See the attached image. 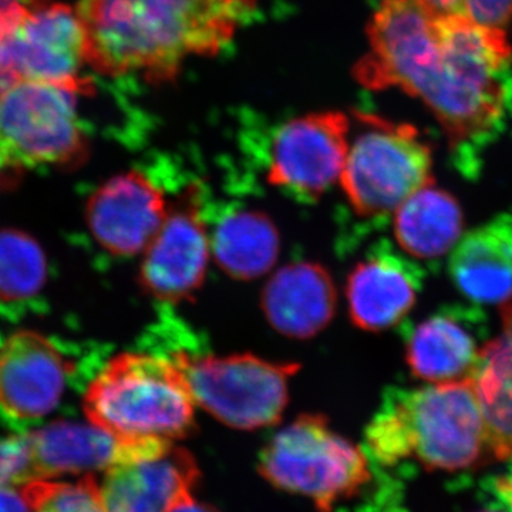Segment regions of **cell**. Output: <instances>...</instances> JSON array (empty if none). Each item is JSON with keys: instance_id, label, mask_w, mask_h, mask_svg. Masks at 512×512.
<instances>
[{"instance_id": "cell-1", "label": "cell", "mask_w": 512, "mask_h": 512, "mask_svg": "<svg viewBox=\"0 0 512 512\" xmlns=\"http://www.w3.org/2000/svg\"><path fill=\"white\" fill-rule=\"evenodd\" d=\"M367 40L356 79L420 100L451 146L483 136L500 120L512 60L507 29L444 15L423 0H379Z\"/></svg>"}, {"instance_id": "cell-2", "label": "cell", "mask_w": 512, "mask_h": 512, "mask_svg": "<svg viewBox=\"0 0 512 512\" xmlns=\"http://www.w3.org/2000/svg\"><path fill=\"white\" fill-rule=\"evenodd\" d=\"M256 0H79L76 13L94 72L140 74L150 83L175 79L192 57L231 42Z\"/></svg>"}, {"instance_id": "cell-3", "label": "cell", "mask_w": 512, "mask_h": 512, "mask_svg": "<svg viewBox=\"0 0 512 512\" xmlns=\"http://www.w3.org/2000/svg\"><path fill=\"white\" fill-rule=\"evenodd\" d=\"M83 409L90 423L114 436L175 441L194 433L197 404L173 356L124 352L93 377Z\"/></svg>"}, {"instance_id": "cell-4", "label": "cell", "mask_w": 512, "mask_h": 512, "mask_svg": "<svg viewBox=\"0 0 512 512\" xmlns=\"http://www.w3.org/2000/svg\"><path fill=\"white\" fill-rule=\"evenodd\" d=\"M258 470L272 487L308 498L320 512H332L370 481L366 451L336 433L322 414H302L276 433Z\"/></svg>"}, {"instance_id": "cell-5", "label": "cell", "mask_w": 512, "mask_h": 512, "mask_svg": "<svg viewBox=\"0 0 512 512\" xmlns=\"http://www.w3.org/2000/svg\"><path fill=\"white\" fill-rule=\"evenodd\" d=\"M79 92L18 80L0 97V171L77 167L89 154L77 114Z\"/></svg>"}, {"instance_id": "cell-6", "label": "cell", "mask_w": 512, "mask_h": 512, "mask_svg": "<svg viewBox=\"0 0 512 512\" xmlns=\"http://www.w3.org/2000/svg\"><path fill=\"white\" fill-rule=\"evenodd\" d=\"M387 402L402 424L410 458L427 470H467L491 460L483 407L470 377L396 393Z\"/></svg>"}, {"instance_id": "cell-7", "label": "cell", "mask_w": 512, "mask_h": 512, "mask_svg": "<svg viewBox=\"0 0 512 512\" xmlns=\"http://www.w3.org/2000/svg\"><path fill=\"white\" fill-rule=\"evenodd\" d=\"M184 369L197 407L235 430L274 426L289 400V382L298 363H275L251 353L194 355L178 348L168 352Z\"/></svg>"}, {"instance_id": "cell-8", "label": "cell", "mask_w": 512, "mask_h": 512, "mask_svg": "<svg viewBox=\"0 0 512 512\" xmlns=\"http://www.w3.org/2000/svg\"><path fill=\"white\" fill-rule=\"evenodd\" d=\"M359 119L365 131L349 146L339 181L360 217L394 214L433 183L431 148L412 124L369 114Z\"/></svg>"}, {"instance_id": "cell-9", "label": "cell", "mask_w": 512, "mask_h": 512, "mask_svg": "<svg viewBox=\"0 0 512 512\" xmlns=\"http://www.w3.org/2000/svg\"><path fill=\"white\" fill-rule=\"evenodd\" d=\"M0 59L19 80L93 92L92 79L83 74L86 35L72 6L50 2L0 33Z\"/></svg>"}, {"instance_id": "cell-10", "label": "cell", "mask_w": 512, "mask_h": 512, "mask_svg": "<svg viewBox=\"0 0 512 512\" xmlns=\"http://www.w3.org/2000/svg\"><path fill=\"white\" fill-rule=\"evenodd\" d=\"M350 121L340 111L286 123L271 148L268 181L301 201H315L340 180L349 153Z\"/></svg>"}, {"instance_id": "cell-11", "label": "cell", "mask_w": 512, "mask_h": 512, "mask_svg": "<svg viewBox=\"0 0 512 512\" xmlns=\"http://www.w3.org/2000/svg\"><path fill=\"white\" fill-rule=\"evenodd\" d=\"M76 363L53 340L19 330L0 342V420L30 426L59 406Z\"/></svg>"}, {"instance_id": "cell-12", "label": "cell", "mask_w": 512, "mask_h": 512, "mask_svg": "<svg viewBox=\"0 0 512 512\" xmlns=\"http://www.w3.org/2000/svg\"><path fill=\"white\" fill-rule=\"evenodd\" d=\"M211 258L210 231L195 192H187L173 208L144 251L140 285L164 303L191 299L204 284Z\"/></svg>"}, {"instance_id": "cell-13", "label": "cell", "mask_w": 512, "mask_h": 512, "mask_svg": "<svg viewBox=\"0 0 512 512\" xmlns=\"http://www.w3.org/2000/svg\"><path fill=\"white\" fill-rule=\"evenodd\" d=\"M200 477L187 448L161 439L104 471L101 500L106 512H168L185 495L194 494Z\"/></svg>"}, {"instance_id": "cell-14", "label": "cell", "mask_w": 512, "mask_h": 512, "mask_svg": "<svg viewBox=\"0 0 512 512\" xmlns=\"http://www.w3.org/2000/svg\"><path fill=\"white\" fill-rule=\"evenodd\" d=\"M163 191L147 175L130 171L94 192L86 218L101 248L116 256L146 251L167 217Z\"/></svg>"}, {"instance_id": "cell-15", "label": "cell", "mask_w": 512, "mask_h": 512, "mask_svg": "<svg viewBox=\"0 0 512 512\" xmlns=\"http://www.w3.org/2000/svg\"><path fill=\"white\" fill-rule=\"evenodd\" d=\"M32 481L64 474H92L138 456L150 437L124 439L94 424L55 421L25 433Z\"/></svg>"}, {"instance_id": "cell-16", "label": "cell", "mask_w": 512, "mask_h": 512, "mask_svg": "<svg viewBox=\"0 0 512 512\" xmlns=\"http://www.w3.org/2000/svg\"><path fill=\"white\" fill-rule=\"evenodd\" d=\"M421 289L419 268L392 251H376L360 261L346 282L353 325L366 332L393 328L407 315Z\"/></svg>"}, {"instance_id": "cell-17", "label": "cell", "mask_w": 512, "mask_h": 512, "mask_svg": "<svg viewBox=\"0 0 512 512\" xmlns=\"http://www.w3.org/2000/svg\"><path fill=\"white\" fill-rule=\"evenodd\" d=\"M338 306L335 282L322 265L292 262L271 276L262 291L269 325L286 338H315L328 328Z\"/></svg>"}, {"instance_id": "cell-18", "label": "cell", "mask_w": 512, "mask_h": 512, "mask_svg": "<svg viewBox=\"0 0 512 512\" xmlns=\"http://www.w3.org/2000/svg\"><path fill=\"white\" fill-rule=\"evenodd\" d=\"M450 275L466 298L485 305L512 296V215H500L464 235L453 248Z\"/></svg>"}, {"instance_id": "cell-19", "label": "cell", "mask_w": 512, "mask_h": 512, "mask_svg": "<svg viewBox=\"0 0 512 512\" xmlns=\"http://www.w3.org/2000/svg\"><path fill=\"white\" fill-rule=\"evenodd\" d=\"M483 407L491 460L512 458V296L501 303V332L478 352L470 375Z\"/></svg>"}, {"instance_id": "cell-20", "label": "cell", "mask_w": 512, "mask_h": 512, "mask_svg": "<svg viewBox=\"0 0 512 512\" xmlns=\"http://www.w3.org/2000/svg\"><path fill=\"white\" fill-rule=\"evenodd\" d=\"M477 340L456 316L439 313L410 332L406 362L417 379L430 384L468 379L476 365Z\"/></svg>"}, {"instance_id": "cell-21", "label": "cell", "mask_w": 512, "mask_h": 512, "mask_svg": "<svg viewBox=\"0 0 512 512\" xmlns=\"http://www.w3.org/2000/svg\"><path fill=\"white\" fill-rule=\"evenodd\" d=\"M211 256L231 278L252 281L278 261L281 237L274 221L256 210L222 215L210 232Z\"/></svg>"}, {"instance_id": "cell-22", "label": "cell", "mask_w": 512, "mask_h": 512, "mask_svg": "<svg viewBox=\"0 0 512 512\" xmlns=\"http://www.w3.org/2000/svg\"><path fill=\"white\" fill-rule=\"evenodd\" d=\"M464 215L450 192L434 183L421 188L394 212V235L407 254L420 259L446 255L463 235Z\"/></svg>"}, {"instance_id": "cell-23", "label": "cell", "mask_w": 512, "mask_h": 512, "mask_svg": "<svg viewBox=\"0 0 512 512\" xmlns=\"http://www.w3.org/2000/svg\"><path fill=\"white\" fill-rule=\"evenodd\" d=\"M47 262L37 241L19 229L0 231V306H20L42 293Z\"/></svg>"}, {"instance_id": "cell-24", "label": "cell", "mask_w": 512, "mask_h": 512, "mask_svg": "<svg viewBox=\"0 0 512 512\" xmlns=\"http://www.w3.org/2000/svg\"><path fill=\"white\" fill-rule=\"evenodd\" d=\"M20 490L32 512H106L100 485L92 474H84L77 483L29 481Z\"/></svg>"}, {"instance_id": "cell-25", "label": "cell", "mask_w": 512, "mask_h": 512, "mask_svg": "<svg viewBox=\"0 0 512 512\" xmlns=\"http://www.w3.org/2000/svg\"><path fill=\"white\" fill-rule=\"evenodd\" d=\"M444 15L460 16L481 25L507 29L512 20V0H423Z\"/></svg>"}, {"instance_id": "cell-26", "label": "cell", "mask_w": 512, "mask_h": 512, "mask_svg": "<svg viewBox=\"0 0 512 512\" xmlns=\"http://www.w3.org/2000/svg\"><path fill=\"white\" fill-rule=\"evenodd\" d=\"M32 481L26 434L0 440V487L23 485Z\"/></svg>"}, {"instance_id": "cell-27", "label": "cell", "mask_w": 512, "mask_h": 512, "mask_svg": "<svg viewBox=\"0 0 512 512\" xmlns=\"http://www.w3.org/2000/svg\"><path fill=\"white\" fill-rule=\"evenodd\" d=\"M49 3L50 0H0V33Z\"/></svg>"}, {"instance_id": "cell-28", "label": "cell", "mask_w": 512, "mask_h": 512, "mask_svg": "<svg viewBox=\"0 0 512 512\" xmlns=\"http://www.w3.org/2000/svg\"><path fill=\"white\" fill-rule=\"evenodd\" d=\"M0 512H32L22 490L18 491L15 485L0 487Z\"/></svg>"}, {"instance_id": "cell-29", "label": "cell", "mask_w": 512, "mask_h": 512, "mask_svg": "<svg viewBox=\"0 0 512 512\" xmlns=\"http://www.w3.org/2000/svg\"><path fill=\"white\" fill-rule=\"evenodd\" d=\"M168 512H221L210 504L201 503L194 494L185 495L183 500L178 501Z\"/></svg>"}, {"instance_id": "cell-30", "label": "cell", "mask_w": 512, "mask_h": 512, "mask_svg": "<svg viewBox=\"0 0 512 512\" xmlns=\"http://www.w3.org/2000/svg\"><path fill=\"white\" fill-rule=\"evenodd\" d=\"M18 80L16 74L0 59V97L8 92L9 87H12Z\"/></svg>"}, {"instance_id": "cell-31", "label": "cell", "mask_w": 512, "mask_h": 512, "mask_svg": "<svg viewBox=\"0 0 512 512\" xmlns=\"http://www.w3.org/2000/svg\"><path fill=\"white\" fill-rule=\"evenodd\" d=\"M498 491L501 495L511 504L512 507V476L507 478H501L498 483Z\"/></svg>"}, {"instance_id": "cell-32", "label": "cell", "mask_w": 512, "mask_h": 512, "mask_svg": "<svg viewBox=\"0 0 512 512\" xmlns=\"http://www.w3.org/2000/svg\"><path fill=\"white\" fill-rule=\"evenodd\" d=\"M480 512H500V511H491V510H487V511H480Z\"/></svg>"}]
</instances>
